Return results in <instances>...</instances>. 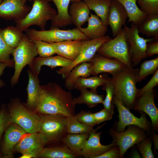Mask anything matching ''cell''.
Segmentation results:
<instances>
[{"label": "cell", "mask_w": 158, "mask_h": 158, "mask_svg": "<svg viewBox=\"0 0 158 158\" xmlns=\"http://www.w3.org/2000/svg\"><path fill=\"white\" fill-rule=\"evenodd\" d=\"M41 94L34 111L39 114L75 116V105L70 91H66L55 83L41 85Z\"/></svg>", "instance_id": "cell-1"}, {"label": "cell", "mask_w": 158, "mask_h": 158, "mask_svg": "<svg viewBox=\"0 0 158 158\" xmlns=\"http://www.w3.org/2000/svg\"><path fill=\"white\" fill-rule=\"evenodd\" d=\"M139 71L138 68L126 66L112 75L113 96L129 110L133 109L138 91L136 83Z\"/></svg>", "instance_id": "cell-2"}, {"label": "cell", "mask_w": 158, "mask_h": 158, "mask_svg": "<svg viewBox=\"0 0 158 158\" xmlns=\"http://www.w3.org/2000/svg\"><path fill=\"white\" fill-rule=\"evenodd\" d=\"M30 11L23 18L15 23L16 27L23 32L31 25H37L41 30H45L47 22L51 20L56 15V11L52 8L48 0H33Z\"/></svg>", "instance_id": "cell-3"}, {"label": "cell", "mask_w": 158, "mask_h": 158, "mask_svg": "<svg viewBox=\"0 0 158 158\" xmlns=\"http://www.w3.org/2000/svg\"><path fill=\"white\" fill-rule=\"evenodd\" d=\"M7 106L11 122L27 134L39 132L40 121L38 114L28 108L18 98L11 99Z\"/></svg>", "instance_id": "cell-4"}, {"label": "cell", "mask_w": 158, "mask_h": 158, "mask_svg": "<svg viewBox=\"0 0 158 158\" xmlns=\"http://www.w3.org/2000/svg\"><path fill=\"white\" fill-rule=\"evenodd\" d=\"M37 54L34 43L26 34H24L12 54L15 71L10 81L12 86L17 83L21 73L26 66L28 65L30 68L32 66Z\"/></svg>", "instance_id": "cell-5"}, {"label": "cell", "mask_w": 158, "mask_h": 158, "mask_svg": "<svg viewBox=\"0 0 158 158\" xmlns=\"http://www.w3.org/2000/svg\"><path fill=\"white\" fill-rule=\"evenodd\" d=\"M128 43L124 27L114 38L104 43L97 53L104 57L116 59L126 67H133Z\"/></svg>", "instance_id": "cell-6"}, {"label": "cell", "mask_w": 158, "mask_h": 158, "mask_svg": "<svg viewBox=\"0 0 158 158\" xmlns=\"http://www.w3.org/2000/svg\"><path fill=\"white\" fill-rule=\"evenodd\" d=\"M26 35L31 40H41L49 43H56L73 40L89 39L77 28L68 30L51 28L48 30H37L28 29Z\"/></svg>", "instance_id": "cell-7"}, {"label": "cell", "mask_w": 158, "mask_h": 158, "mask_svg": "<svg viewBox=\"0 0 158 158\" xmlns=\"http://www.w3.org/2000/svg\"><path fill=\"white\" fill-rule=\"evenodd\" d=\"M38 114L40 121L39 132L47 137L48 142L58 140L67 133V117L60 114Z\"/></svg>", "instance_id": "cell-8"}, {"label": "cell", "mask_w": 158, "mask_h": 158, "mask_svg": "<svg viewBox=\"0 0 158 158\" xmlns=\"http://www.w3.org/2000/svg\"><path fill=\"white\" fill-rule=\"evenodd\" d=\"M145 131L139 127L130 125L125 131L118 132L111 129L109 133L113 138V141L118 146L120 157L121 158L128 149L147 138Z\"/></svg>", "instance_id": "cell-9"}, {"label": "cell", "mask_w": 158, "mask_h": 158, "mask_svg": "<svg viewBox=\"0 0 158 158\" xmlns=\"http://www.w3.org/2000/svg\"><path fill=\"white\" fill-rule=\"evenodd\" d=\"M127 41L130 45V52L133 66H136L143 59L147 57L146 51L148 42L152 38L144 39L139 34L137 26L131 23L130 27L124 25Z\"/></svg>", "instance_id": "cell-10"}, {"label": "cell", "mask_w": 158, "mask_h": 158, "mask_svg": "<svg viewBox=\"0 0 158 158\" xmlns=\"http://www.w3.org/2000/svg\"><path fill=\"white\" fill-rule=\"evenodd\" d=\"M112 103L116 106L118 113L119 121L116 124V131L122 132L124 130L126 126L134 125L142 129L148 133H151L152 125L144 114L142 113L139 118L135 116L129 109L114 96Z\"/></svg>", "instance_id": "cell-11"}, {"label": "cell", "mask_w": 158, "mask_h": 158, "mask_svg": "<svg viewBox=\"0 0 158 158\" xmlns=\"http://www.w3.org/2000/svg\"><path fill=\"white\" fill-rule=\"evenodd\" d=\"M47 143V137L40 132L27 133L16 145L14 151L30 158H39Z\"/></svg>", "instance_id": "cell-12"}, {"label": "cell", "mask_w": 158, "mask_h": 158, "mask_svg": "<svg viewBox=\"0 0 158 158\" xmlns=\"http://www.w3.org/2000/svg\"><path fill=\"white\" fill-rule=\"evenodd\" d=\"M27 133L16 124L11 122L6 129L3 135L0 150L4 158L13 157L14 148Z\"/></svg>", "instance_id": "cell-13"}, {"label": "cell", "mask_w": 158, "mask_h": 158, "mask_svg": "<svg viewBox=\"0 0 158 158\" xmlns=\"http://www.w3.org/2000/svg\"><path fill=\"white\" fill-rule=\"evenodd\" d=\"M153 89L146 91L137 97L133 109L143 111L150 117L152 129L157 131L158 129V109L154 103Z\"/></svg>", "instance_id": "cell-14"}, {"label": "cell", "mask_w": 158, "mask_h": 158, "mask_svg": "<svg viewBox=\"0 0 158 158\" xmlns=\"http://www.w3.org/2000/svg\"><path fill=\"white\" fill-rule=\"evenodd\" d=\"M31 8L23 0H4L0 4V18L15 23L24 18Z\"/></svg>", "instance_id": "cell-15"}, {"label": "cell", "mask_w": 158, "mask_h": 158, "mask_svg": "<svg viewBox=\"0 0 158 158\" xmlns=\"http://www.w3.org/2000/svg\"><path fill=\"white\" fill-rule=\"evenodd\" d=\"M89 62L91 75H93L102 73L113 75L126 66L116 59L105 57L97 53L95 54Z\"/></svg>", "instance_id": "cell-16"}, {"label": "cell", "mask_w": 158, "mask_h": 158, "mask_svg": "<svg viewBox=\"0 0 158 158\" xmlns=\"http://www.w3.org/2000/svg\"><path fill=\"white\" fill-rule=\"evenodd\" d=\"M128 18L127 13L123 6L116 0H111L108 22L114 37L120 32L123 26L125 25Z\"/></svg>", "instance_id": "cell-17"}, {"label": "cell", "mask_w": 158, "mask_h": 158, "mask_svg": "<svg viewBox=\"0 0 158 158\" xmlns=\"http://www.w3.org/2000/svg\"><path fill=\"white\" fill-rule=\"evenodd\" d=\"M101 133V132H95L90 134L83 146L81 156L85 158H97L116 145L113 141L107 145H102L100 140Z\"/></svg>", "instance_id": "cell-18"}, {"label": "cell", "mask_w": 158, "mask_h": 158, "mask_svg": "<svg viewBox=\"0 0 158 158\" xmlns=\"http://www.w3.org/2000/svg\"><path fill=\"white\" fill-rule=\"evenodd\" d=\"M28 82L27 88V99L24 104L29 109L34 111L40 97L42 88L38 76L35 75L30 69L27 71Z\"/></svg>", "instance_id": "cell-19"}, {"label": "cell", "mask_w": 158, "mask_h": 158, "mask_svg": "<svg viewBox=\"0 0 158 158\" xmlns=\"http://www.w3.org/2000/svg\"><path fill=\"white\" fill-rule=\"evenodd\" d=\"M84 40H73L56 43H50L56 54L73 61L78 55Z\"/></svg>", "instance_id": "cell-20"}, {"label": "cell", "mask_w": 158, "mask_h": 158, "mask_svg": "<svg viewBox=\"0 0 158 158\" xmlns=\"http://www.w3.org/2000/svg\"><path fill=\"white\" fill-rule=\"evenodd\" d=\"M73 61L71 60L59 55L46 57L39 56L35 58L30 69L35 75L38 76L43 66H48L53 69L57 66L62 68L67 67Z\"/></svg>", "instance_id": "cell-21"}, {"label": "cell", "mask_w": 158, "mask_h": 158, "mask_svg": "<svg viewBox=\"0 0 158 158\" xmlns=\"http://www.w3.org/2000/svg\"><path fill=\"white\" fill-rule=\"evenodd\" d=\"M48 0L54 3L57 10L56 15L51 20V28L63 27L72 24L68 10L71 0Z\"/></svg>", "instance_id": "cell-22"}, {"label": "cell", "mask_w": 158, "mask_h": 158, "mask_svg": "<svg viewBox=\"0 0 158 158\" xmlns=\"http://www.w3.org/2000/svg\"><path fill=\"white\" fill-rule=\"evenodd\" d=\"M69 13L72 23L77 28L81 27L87 22L90 16V10L84 0L72 2Z\"/></svg>", "instance_id": "cell-23"}, {"label": "cell", "mask_w": 158, "mask_h": 158, "mask_svg": "<svg viewBox=\"0 0 158 158\" xmlns=\"http://www.w3.org/2000/svg\"><path fill=\"white\" fill-rule=\"evenodd\" d=\"M86 28H78L89 39H94L105 36L107 28L103 24L101 19L97 15L90 13Z\"/></svg>", "instance_id": "cell-24"}, {"label": "cell", "mask_w": 158, "mask_h": 158, "mask_svg": "<svg viewBox=\"0 0 158 158\" xmlns=\"http://www.w3.org/2000/svg\"><path fill=\"white\" fill-rule=\"evenodd\" d=\"M90 63L84 62L75 66L65 78V86L70 90L74 89V86L77 79L80 77L87 78L91 75Z\"/></svg>", "instance_id": "cell-25"}, {"label": "cell", "mask_w": 158, "mask_h": 158, "mask_svg": "<svg viewBox=\"0 0 158 158\" xmlns=\"http://www.w3.org/2000/svg\"><path fill=\"white\" fill-rule=\"evenodd\" d=\"M137 27L139 32L158 40V14L147 15Z\"/></svg>", "instance_id": "cell-26"}, {"label": "cell", "mask_w": 158, "mask_h": 158, "mask_svg": "<svg viewBox=\"0 0 158 158\" xmlns=\"http://www.w3.org/2000/svg\"><path fill=\"white\" fill-rule=\"evenodd\" d=\"M111 78L102 75L87 78L80 77L76 81L74 86V89L79 90L82 88H90L92 91L97 92V89L99 86H103L109 81Z\"/></svg>", "instance_id": "cell-27"}, {"label": "cell", "mask_w": 158, "mask_h": 158, "mask_svg": "<svg viewBox=\"0 0 158 158\" xmlns=\"http://www.w3.org/2000/svg\"><path fill=\"white\" fill-rule=\"evenodd\" d=\"M90 10L94 11L103 25H108V18L111 0H84Z\"/></svg>", "instance_id": "cell-28"}, {"label": "cell", "mask_w": 158, "mask_h": 158, "mask_svg": "<svg viewBox=\"0 0 158 158\" xmlns=\"http://www.w3.org/2000/svg\"><path fill=\"white\" fill-rule=\"evenodd\" d=\"M89 134H70L62 139L63 142L78 157L81 156L84 145L88 138Z\"/></svg>", "instance_id": "cell-29"}, {"label": "cell", "mask_w": 158, "mask_h": 158, "mask_svg": "<svg viewBox=\"0 0 158 158\" xmlns=\"http://www.w3.org/2000/svg\"><path fill=\"white\" fill-rule=\"evenodd\" d=\"M124 7L128 15V23H133L138 25L147 15L138 7L136 4L137 0H116Z\"/></svg>", "instance_id": "cell-30"}, {"label": "cell", "mask_w": 158, "mask_h": 158, "mask_svg": "<svg viewBox=\"0 0 158 158\" xmlns=\"http://www.w3.org/2000/svg\"><path fill=\"white\" fill-rule=\"evenodd\" d=\"M79 90L80 94L79 96L73 99L74 104H84L89 108L97 106L99 104H102L104 100L103 95H98L97 92L89 91L87 88H82Z\"/></svg>", "instance_id": "cell-31"}, {"label": "cell", "mask_w": 158, "mask_h": 158, "mask_svg": "<svg viewBox=\"0 0 158 158\" xmlns=\"http://www.w3.org/2000/svg\"><path fill=\"white\" fill-rule=\"evenodd\" d=\"M78 156L66 145L64 146L44 147L39 158H75Z\"/></svg>", "instance_id": "cell-32"}, {"label": "cell", "mask_w": 158, "mask_h": 158, "mask_svg": "<svg viewBox=\"0 0 158 158\" xmlns=\"http://www.w3.org/2000/svg\"><path fill=\"white\" fill-rule=\"evenodd\" d=\"M99 126L94 129L93 127L88 126L78 121L74 116L67 117V132L70 134H89L97 131L100 128Z\"/></svg>", "instance_id": "cell-33"}, {"label": "cell", "mask_w": 158, "mask_h": 158, "mask_svg": "<svg viewBox=\"0 0 158 158\" xmlns=\"http://www.w3.org/2000/svg\"><path fill=\"white\" fill-rule=\"evenodd\" d=\"M24 34L16 27L9 26L2 30L1 35L6 44L15 48L19 44Z\"/></svg>", "instance_id": "cell-34"}, {"label": "cell", "mask_w": 158, "mask_h": 158, "mask_svg": "<svg viewBox=\"0 0 158 158\" xmlns=\"http://www.w3.org/2000/svg\"><path fill=\"white\" fill-rule=\"evenodd\" d=\"M158 57L144 61L140 65L138 73V82L145 79L149 75L154 74L158 69Z\"/></svg>", "instance_id": "cell-35"}, {"label": "cell", "mask_w": 158, "mask_h": 158, "mask_svg": "<svg viewBox=\"0 0 158 158\" xmlns=\"http://www.w3.org/2000/svg\"><path fill=\"white\" fill-rule=\"evenodd\" d=\"M2 30L0 29V63H7L10 67H14V61L10 57L14 49L9 46L4 41L1 35Z\"/></svg>", "instance_id": "cell-36"}, {"label": "cell", "mask_w": 158, "mask_h": 158, "mask_svg": "<svg viewBox=\"0 0 158 158\" xmlns=\"http://www.w3.org/2000/svg\"><path fill=\"white\" fill-rule=\"evenodd\" d=\"M102 89L105 90L106 95L102 104L104 108L106 109L112 115L114 113V106L112 103L114 87L111 79L103 86Z\"/></svg>", "instance_id": "cell-37"}, {"label": "cell", "mask_w": 158, "mask_h": 158, "mask_svg": "<svg viewBox=\"0 0 158 158\" xmlns=\"http://www.w3.org/2000/svg\"><path fill=\"white\" fill-rule=\"evenodd\" d=\"M32 40L35 44L37 54L40 56L46 57L56 54L55 50L51 43L41 40Z\"/></svg>", "instance_id": "cell-38"}, {"label": "cell", "mask_w": 158, "mask_h": 158, "mask_svg": "<svg viewBox=\"0 0 158 158\" xmlns=\"http://www.w3.org/2000/svg\"><path fill=\"white\" fill-rule=\"evenodd\" d=\"M11 122L7 105L2 104L0 107V145L4 133Z\"/></svg>", "instance_id": "cell-39"}, {"label": "cell", "mask_w": 158, "mask_h": 158, "mask_svg": "<svg viewBox=\"0 0 158 158\" xmlns=\"http://www.w3.org/2000/svg\"><path fill=\"white\" fill-rule=\"evenodd\" d=\"M140 9L146 15L158 14V0H137Z\"/></svg>", "instance_id": "cell-40"}, {"label": "cell", "mask_w": 158, "mask_h": 158, "mask_svg": "<svg viewBox=\"0 0 158 158\" xmlns=\"http://www.w3.org/2000/svg\"><path fill=\"white\" fill-rule=\"evenodd\" d=\"M152 141L150 138H146L136 144L143 158H153L154 155L152 150Z\"/></svg>", "instance_id": "cell-41"}, {"label": "cell", "mask_w": 158, "mask_h": 158, "mask_svg": "<svg viewBox=\"0 0 158 158\" xmlns=\"http://www.w3.org/2000/svg\"><path fill=\"white\" fill-rule=\"evenodd\" d=\"M74 116L79 122L88 126L93 127L97 125L94 119L93 113L90 111L81 110Z\"/></svg>", "instance_id": "cell-42"}, {"label": "cell", "mask_w": 158, "mask_h": 158, "mask_svg": "<svg viewBox=\"0 0 158 158\" xmlns=\"http://www.w3.org/2000/svg\"><path fill=\"white\" fill-rule=\"evenodd\" d=\"M93 115L97 125L103 122L110 120L113 116L105 108L99 112L93 113Z\"/></svg>", "instance_id": "cell-43"}, {"label": "cell", "mask_w": 158, "mask_h": 158, "mask_svg": "<svg viewBox=\"0 0 158 158\" xmlns=\"http://www.w3.org/2000/svg\"><path fill=\"white\" fill-rule=\"evenodd\" d=\"M158 85V69L154 73L150 80L144 87L139 89L137 97L143 93L153 89Z\"/></svg>", "instance_id": "cell-44"}, {"label": "cell", "mask_w": 158, "mask_h": 158, "mask_svg": "<svg viewBox=\"0 0 158 158\" xmlns=\"http://www.w3.org/2000/svg\"><path fill=\"white\" fill-rule=\"evenodd\" d=\"M120 157V151L118 146L115 145L112 148L97 158H118Z\"/></svg>", "instance_id": "cell-45"}, {"label": "cell", "mask_w": 158, "mask_h": 158, "mask_svg": "<svg viewBox=\"0 0 158 158\" xmlns=\"http://www.w3.org/2000/svg\"><path fill=\"white\" fill-rule=\"evenodd\" d=\"M146 53L147 57L158 54V40L147 44Z\"/></svg>", "instance_id": "cell-46"}, {"label": "cell", "mask_w": 158, "mask_h": 158, "mask_svg": "<svg viewBox=\"0 0 158 158\" xmlns=\"http://www.w3.org/2000/svg\"><path fill=\"white\" fill-rule=\"evenodd\" d=\"M7 67H10L9 65L6 63H0V77L3 74L5 69ZM5 85V83L2 80L0 79V89Z\"/></svg>", "instance_id": "cell-47"}, {"label": "cell", "mask_w": 158, "mask_h": 158, "mask_svg": "<svg viewBox=\"0 0 158 158\" xmlns=\"http://www.w3.org/2000/svg\"><path fill=\"white\" fill-rule=\"evenodd\" d=\"M152 133L151 139L154 144V149L156 150L158 149V136L154 132Z\"/></svg>", "instance_id": "cell-48"}, {"label": "cell", "mask_w": 158, "mask_h": 158, "mask_svg": "<svg viewBox=\"0 0 158 158\" xmlns=\"http://www.w3.org/2000/svg\"><path fill=\"white\" fill-rule=\"evenodd\" d=\"M84 0H71V2H78L80 1H83Z\"/></svg>", "instance_id": "cell-49"}, {"label": "cell", "mask_w": 158, "mask_h": 158, "mask_svg": "<svg viewBox=\"0 0 158 158\" xmlns=\"http://www.w3.org/2000/svg\"><path fill=\"white\" fill-rule=\"evenodd\" d=\"M0 158H4L0 150Z\"/></svg>", "instance_id": "cell-50"}, {"label": "cell", "mask_w": 158, "mask_h": 158, "mask_svg": "<svg viewBox=\"0 0 158 158\" xmlns=\"http://www.w3.org/2000/svg\"><path fill=\"white\" fill-rule=\"evenodd\" d=\"M23 0L24 2L26 3V0ZM28 0L30 1H32L33 0Z\"/></svg>", "instance_id": "cell-51"}, {"label": "cell", "mask_w": 158, "mask_h": 158, "mask_svg": "<svg viewBox=\"0 0 158 158\" xmlns=\"http://www.w3.org/2000/svg\"><path fill=\"white\" fill-rule=\"evenodd\" d=\"M2 0H0V4L2 2Z\"/></svg>", "instance_id": "cell-52"}]
</instances>
